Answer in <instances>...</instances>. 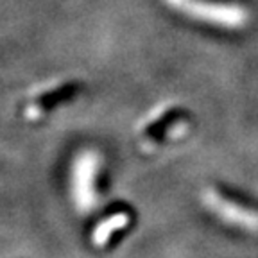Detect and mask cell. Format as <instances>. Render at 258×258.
<instances>
[{"label":"cell","mask_w":258,"mask_h":258,"mask_svg":"<svg viewBox=\"0 0 258 258\" xmlns=\"http://www.w3.org/2000/svg\"><path fill=\"white\" fill-rule=\"evenodd\" d=\"M201 203L210 214L222 221L224 224L233 226L246 233H258V212L247 206L235 203L226 198L215 188H205L201 192Z\"/></svg>","instance_id":"cell-2"},{"label":"cell","mask_w":258,"mask_h":258,"mask_svg":"<svg viewBox=\"0 0 258 258\" xmlns=\"http://www.w3.org/2000/svg\"><path fill=\"white\" fill-rule=\"evenodd\" d=\"M165 4L174 11L181 13L190 20L215 25V27L237 29L244 27L249 22L247 8L233 2H217V0H165Z\"/></svg>","instance_id":"cell-1"}]
</instances>
